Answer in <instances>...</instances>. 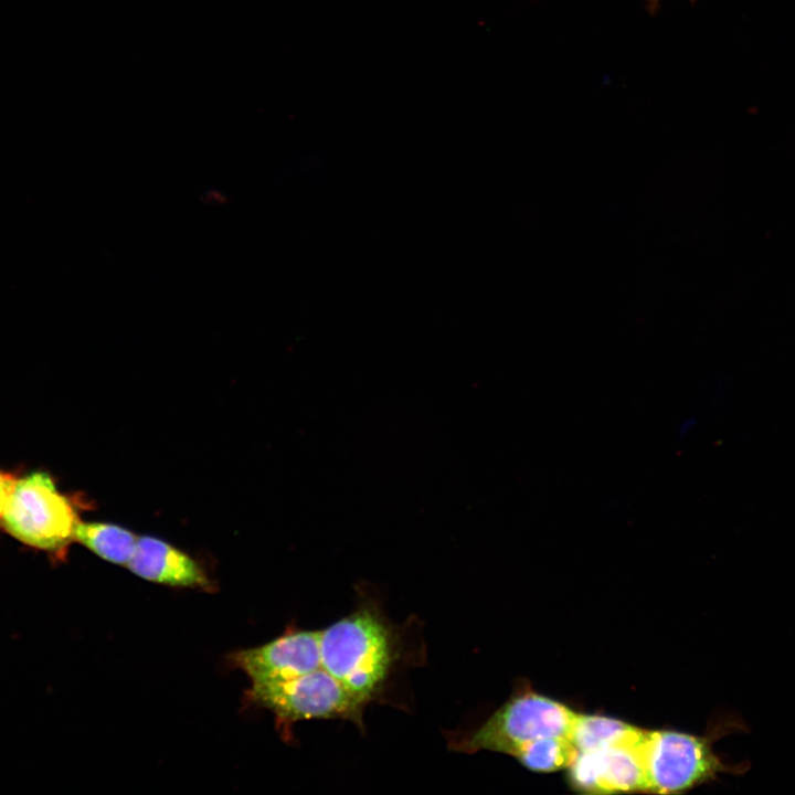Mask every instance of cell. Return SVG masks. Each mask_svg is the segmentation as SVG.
<instances>
[{"instance_id": "1", "label": "cell", "mask_w": 795, "mask_h": 795, "mask_svg": "<svg viewBox=\"0 0 795 795\" xmlns=\"http://www.w3.org/2000/svg\"><path fill=\"white\" fill-rule=\"evenodd\" d=\"M402 658L395 626L372 603L320 629V665L368 706L385 689Z\"/></svg>"}, {"instance_id": "2", "label": "cell", "mask_w": 795, "mask_h": 795, "mask_svg": "<svg viewBox=\"0 0 795 795\" xmlns=\"http://www.w3.org/2000/svg\"><path fill=\"white\" fill-rule=\"evenodd\" d=\"M82 507L86 501L63 492L47 470L31 469L17 474L0 527L22 544L61 559L75 541Z\"/></svg>"}, {"instance_id": "3", "label": "cell", "mask_w": 795, "mask_h": 795, "mask_svg": "<svg viewBox=\"0 0 795 795\" xmlns=\"http://www.w3.org/2000/svg\"><path fill=\"white\" fill-rule=\"evenodd\" d=\"M741 731L748 732L749 729L742 720L733 717L716 723L706 735L674 730H646L642 746L645 792L682 793L714 781L721 773H745L750 768L749 762L727 764L713 750L714 741Z\"/></svg>"}, {"instance_id": "4", "label": "cell", "mask_w": 795, "mask_h": 795, "mask_svg": "<svg viewBox=\"0 0 795 795\" xmlns=\"http://www.w3.org/2000/svg\"><path fill=\"white\" fill-rule=\"evenodd\" d=\"M576 712L532 690L519 691L483 725L460 739L449 740L465 753L492 751L512 756L521 746L543 738H569Z\"/></svg>"}, {"instance_id": "5", "label": "cell", "mask_w": 795, "mask_h": 795, "mask_svg": "<svg viewBox=\"0 0 795 795\" xmlns=\"http://www.w3.org/2000/svg\"><path fill=\"white\" fill-rule=\"evenodd\" d=\"M247 696L271 710L283 727L299 720L341 719L363 729L367 706L324 669L285 680L252 683Z\"/></svg>"}, {"instance_id": "6", "label": "cell", "mask_w": 795, "mask_h": 795, "mask_svg": "<svg viewBox=\"0 0 795 795\" xmlns=\"http://www.w3.org/2000/svg\"><path fill=\"white\" fill-rule=\"evenodd\" d=\"M646 730L633 741L577 752L568 767L573 789L589 794L645 792L642 746Z\"/></svg>"}, {"instance_id": "7", "label": "cell", "mask_w": 795, "mask_h": 795, "mask_svg": "<svg viewBox=\"0 0 795 795\" xmlns=\"http://www.w3.org/2000/svg\"><path fill=\"white\" fill-rule=\"evenodd\" d=\"M231 662L243 670L252 683L285 680L321 669L320 629H289L262 646L233 653Z\"/></svg>"}, {"instance_id": "8", "label": "cell", "mask_w": 795, "mask_h": 795, "mask_svg": "<svg viewBox=\"0 0 795 795\" xmlns=\"http://www.w3.org/2000/svg\"><path fill=\"white\" fill-rule=\"evenodd\" d=\"M127 568L137 576L153 583L195 589L211 586L205 571L193 558L151 536L138 538Z\"/></svg>"}, {"instance_id": "9", "label": "cell", "mask_w": 795, "mask_h": 795, "mask_svg": "<svg viewBox=\"0 0 795 795\" xmlns=\"http://www.w3.org/2000/svg\"><path fill=\"white\" fill-rule=\"evenodd\" d=\"M137 540L130 530L107 522L81 521L75 531V541L97 556L125 566L135 552Z\"/></svg>"}, {"instance_id": "10", "label": "cell", "mask_w": 795, "mask_h": 795, "mask_svg": "<svg viewBox=\"0 0 795 795\" xmlns=\"http://www.w3.org/2000/svg\"><path fill=\"white\" fill-rule=\"evenodd\" d=\"M644 729L605 716L576 714L569 739L577 750L585 752L633 741Z\"/></svg>"}, {"instance_id": "11", "label": "cell", "mask_w": 795, "mask_h": 795, "mask_svg": "<svg viewBox=\"0 0 795 795\" xmlns=\"http://www.w3.org/2000/svg\"><path fill=\"white\" fill-rule=\"evenodd\" d=\"M576 754L569 738L550 736L521 746L512 756L531 771L549 773L568 768Z\"/></svg>"}, {"instance_id": "12", "label": "cell", "mask_w": 795, "mask_h": 795, "mask_svg": "<svg viewBox=\"0 0 795 795\" xmlns=\"http://www.w3.org/2000/svg\"><path fill=\"white\" fill-rule=\"evenodd\" d=\"M15 476L17 473L3 470L0 468V518L2 516Z\"/></svg>"}, {"instance_id": "13", "label": "cell", "mask_w": 795, "mask_h": 795, "mask_svg": "<svg viewBox=\"0 0 795 795\" xmlns=\"http://www.w3.org/2000/svg\"><path fill=\"white\" fill-rule=\"evenodd\" d=\"M650 1L654 3V2H657L658 0H650Z\"/></svg>"}]
</instances>
